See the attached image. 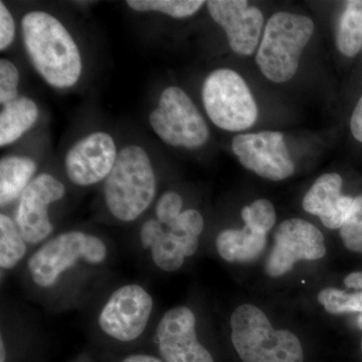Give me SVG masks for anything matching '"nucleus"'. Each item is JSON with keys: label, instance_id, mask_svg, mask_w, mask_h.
Returning a JSON list of instances; mask_svg holds the SVG:
<instances>
[{"label": "nucleus", "instance_id": "22", "mask_svg": "<svg viewBox=\"0 0 362 362\" xmlns=\"http://www.w3.org/2000/svg\"><path fill=\"white\" fill-rule=\"evenodd\" d=\"M25 240L9 216H0V266L13 269L25 256Z\"/></svg>", "mask_w": 362, "mask_h": 362}, {"label": "nucleus", "instance_id": "12", "mask_svg": "<svg viewBox=\"0 0 362 362\" xmlns=\"http://www.w3.org/2000/svg\"><path fill=\"white\" fill-rule=\"evenodd\" d=\"M211 18L225 30L230 49L240 56H252L259 47L264 16L246 0L206 1Z\"/></svg>", "mask_w": 362, "mask_h": 362}, {"label": "nucleus", "instance_id": "15", "mask_svg": "<svg viewBox=\"0 0 362 362\" xmlns=\"http://www.w3.org/2000/svg\"><path fill=\"white\" fill-rule=\"evenodd\" d=\"M342 187L343 178L338 173L319 176L303 197L304 211L318 216L326 228L340 230L349 218L356 199L343 194Z\"/></svg>", "mask_w": 362, "mask_h": 362}, {"label": "nucleus", "instance_id": "31", "mask_svg": "<svg viewBox=\"0 0 362 362\" xmlns=\"http://www.w3.org/2000/svg\"><path fill=\"white\" fill-rule=\"evenodd\" d=\"M343 282L346 287L362 292V272H354V273L349 274Z\"/></svg>", "mask_w": 362, "mask_h": 362}, {"label": "nucleus", "instance_id": "11", "mask_svg": "<svg viewBox=\"0 0 362 362\" xmlns=\"http://www.w3.org/2000/svg\"><path fill=\"white\" fill-rule=\"evenodd\" d=\"M65 192L63 183L47 173L30 181L21 195L16 211V226L25 242L37 244L51 235L54 228L47 209L63 199Z\"/></svg>", "mask_w": 362, "mask_h": 362}, {"label": "nucleus", "instance_id": "27", "mask_svg": "<svg viewBox=\"0 0 362 362\" xmlns=\"http://www.w3.org/2000/svg\"><path fill=\"white\" fill-rule=\"evenodd\" d=\"M20 75L18 69L8 59L0 61V103L6 105L18 97Z\"/></svg>", "mask_w": 362, "mask_h": 362}, {"label": "nucleus", "instance_id": "26", "mask_svg": "<svg viewBox=\"0 0 362 362\" xmlns=\"http://www.w3.org/2000/svg\"><path fill=\"white\" fill-rule=\"evenodd\" d=\"M339 233L347 250L362 254V194L354 199L351 213L340 228Z\"/></svg>", "mask_w": 362, "mask_h": 362}, {"label": "nucleus", "instance_id": "21", "mask_svg": "<svg viewBox=\"0 0 362 362\" xmlns=\"http://www.w3.org/2000/svg\"><path fill=\"white\" fill-rule=\"evenodd\" d=\"M166 226L169 235L177 243L185 257L192 256L197 252L199 235L204 228V218L199 211L187 209Z\"/></svg>", "mask_w": 362, "mask_h": 362}, {"label": "nucleus", "instance_id": "23", "mask_svg": "<svg viewBox=\"0 0 362 362\" xmlns=\"http://www.w3.org/2000/svg\"><path fill=\"white\" fill-rule=\"evenodd\" d=\"M126 4L139 13L156 11L171 18H185L197 13L206 2L202 0H128Z\"/></svg>", "mask_w": 362, "mask_h": 362}, {"label": "nucleus", "instance_id": "6", "mask_svg": "<svg viewBox=\"0 0 362 362\" xmlns=\"http://www.w3.org/2000/svg\"><path fill=\"white\" fill-rule=\"evenodd\" d=\"M149 122L162 141L170 146L199 148L209 138V126L201 112L187 93L175 86L162 92Z\"/></svg>", "mask_w": 362, "mask_h": 362}, {"label": "nucleus", "instance_id": "9", "mask_svg": "<svg viewBox=\"0 0 362 362\" xmlns=\"http://www.w3.org/2000/svg\"><path fill=\"white\" fill-rule=\"evenodd\" d=\"M232 150L245 168L266 180H284L295 173L284 134L279 131L238 134L233 138Z\"/></svg>", "mask_w": 362, "mask_h": 362}, {"label": "nucleus", "instance_id": "29", "mask_svg": "<svg viewBox=\"0 0 362 362\" xmlns=\"http://www.w3.org/2000/svg\"><path fill=\"white\" fill-rule=\"evenodd\" d=\"M16 25L13 16L4 2H0V49L4 51L13 42Z\"/></svg>", "mask_w": 362, "mask_h": 362}, {"label": "nucleus", "instance_id": "20", "mask_svg": "<svg viewBox=\"0 0 362 362\" xmlns=\"http://www.w3.org/2000/svg\"><path fill=\"white\" fill-rule=\"evenodd\" d=\"M337 51L347 59H354L362 52V0L343 2L342 13L335 33Z\"/></svg>", "mask_w": 362, "mask_h": 362}, {"label": "nucleus", "instance_id": "28", "mask_svg": "<svg viewBox=\"0 0 362 362\" xmlns=\"http://www.w3.org/2000/svg\"><path fill=\"white\" fill-rule=\"evenodd\" d=\"M183 202L180 195L173 192H168L161 195L156 206L157 221L161 225L168 226L181 214Z\"/></svg>", "mask_w": 362, "mask_h": 362}, {"label": "nucleus", "instance_id": "14", "mask_svg": "<svg viewBox=\"0 0 362 362\" xmlns=\"http://www.w3.org/2000/svg\"><path fill=\"white\" fill-rule=\"evenodd\" d=\"M117 156L115 141L111 135L90 133L78 140L66 153V175L81 187L95 185L110 175Z\"/></svg>", "mask_w": 362, "mask_h": 362}, {"label": "nucleus", "instance_id": "35", "mask_svg": "<svg viewBox=\"0 0 362 362\" xmlns=\"http://www.w3.org/2000/svg\"><path fill=\"white\" fill-rule=\"evenodd\" d=\"M361 352H362V341H361Z\"/></svg>", "mask_w": 362, "mask_h": 362}, {"label": "nucleus", "instance_id": "16", "mask_svg": "<svg viewBox=\"0 0 362 362\" xmlns=\"http://www.w3.org/2000/svg\"><path fill=\"white\" fill-rule=\"evenodd\" d=\"M216 250L230 263H247L263 254L267 246L266 233L246 225L240 230H223L216 238Z\"/></svg>", "mask_w": 362, "mask_h": 362}, {"label": "nucleus", "instance_id": "18", "mask_svg": "<svg viewBox=\"0 0 362 362\" xmlns=\"http://www.w3.org/2000/svg\"><path fill=\"white\" fill-rule=\"evenodd\" d=\"M39 118V108L30 98L18 97L4 105L0 113V146L20 139Z\"/></svg>", "mask_w": 362, "mask_h": 362}, {"label": "nucleus", "instance_id": "10", "mask_svg": "<svg viewBox=\"0 0 362 362\" xmlns=\"http://www.w3.org/2000/svg\"><path fill=\"white\" fill-rule=\"evenodd\" d=\"M152 308V298L142 287L123 286L105 305L99 316L100 327L119 341H132L146 328Z\"/></svg>", "mask_w": 362, "mask_h": 362}, {"label": "nucleus", "instance_id": "7", "mask_svg": "<svg viewBox=\"0 0 362 362\" xmlns=\"http://www.w3.org/2000/svg\"><path fill=\"white\" fill-rule=\"evenodd\" d=\"M103 240L82 232L62 233L40 247L28 261L33 282L47 288L56 284L59 276L85 259L90 264H101L106 259Z\"/></svg>", "mask_w": 362, "mask_h": 362}, {"label": "nucleus", "instance_id": "8", "mask_svg": "<svg viewBox=\"0 0 362 362\" xmlns=\"http://www.w3.org/2000/svg\"><path fill=\"white\" fill-rule=\"evenodd\" d=\"M326 255L325 239L315 226L302 218L282 221L274 233V245L265 264L266 273L281 277L299 261H315Z\"/></svg>", "mask_w": 362, "mask_h": 362}, {"label": "nucleus", "instance_id": "17", "mask_svg": "<svg viewBox=\"0 0 362 362\" xmlns=\"http://www.w3.org/2000/svg\"><path fill=\"white\" fill-rule=\"evenodd\" d=\"M140 240L144 249H151L156 265L166 272L177 271L185 262V254L163 225L158 221L149 220L142 226Z\"/></svg>", "mask_w": 362, "mask_h": 362}, {"label": "nucleus", "instance_id": "19", "mask_svg": "<svg viewBox=\"0 0 362 362\" xmlns=\"http://www.w3.org/2000/svg\"><path fill=\"white\" fill-rule=\"evenodd\" d=\"M28 157L6 156L0 161V204L6 206L23 194L37 171Z\"/></svg>", "mask_w": 362, "mask_h": 362}, {"label": "nucleus", "instance_id": "34", "mask_svg": "<svg viewBox=\"0 0 362 362\" xmlns=\"http://www.w3.org/2000/svg\"><path fill=\"white\" fill-rule=\"evenodd\" d=\"M357 325H358V327L362 330V314L357 317Z\"/></svg>", "mask_w": 362, "mask_h": 362}, {"label": "nucleus", "instance_id": "13", "mask_svg": "<svg viewBox=\"0 0 362 362\" xmlns=\"http://www.w3.org/2000/svg\"><path fill=\"white\" fill-rule=\"evenodd\" d=\"M157 340L166 362H214L197 340L194 312L185 306L166 312L157 326Z\"/></svg>", "mask_w": 362, "mask_h": 362}, {"label": "nucleus", "instance_id": "4", "mask_svg": "<svg viewBox=\"0 0 362 362\" xmlns=\"http://www.w3.org/2000/svg\"><path fill=\"white\" fill-rule=\"evenodd\" d=\"M104 192L109 211L118 220L135 221L148 209L156 197V178L144 149L132 145L119 152Z\"/></svg>", "mask_w": 362, "mask_h": 362}, {"label": "nucleus", "instance_id": "32", "mask_svg": "<svg viewBox=\"0 0 362 362\" xmlns=\"http://www.w3.org/2000/svg\"><path fill=\"white\" fill-rule=\"evenodd\" d=\"M122 362H162L153 356H144V354H136L124 359Z\"/></svg>", "mask_w": 362, "mask_h": 362}, {"label": "nucleus", "instance_id": "2", "mask_svg": "<svg viewBox=\"0 0 362 362\" xmlns=\"http://www.w3.org/2000/svg\"><path fill=\"white\" fill-rule=\"evenodd\" d=\"M315 25L302 14L278 11L269 18L256 54L259 71L277 84L288 82L296 75L300 59Z\"/></svg>", "mask_w": 362, "mask_h": 362}, {"label": "nucleus", "instance_id": "24", "mask_svg": "<svg viewBox=\"0 0 362 362\" xmlns=\"http://www.w3.org/2000/svg\"><path fill=\"white\" fill-rule=\"evenodd\" d=\"M319 303L326 312L334 315L340 314H362V292L349 293L337 289L325 288L317 296Z\"/></svg>", "mask_w": 362, "mask_h": 362}, {"label": "nucleus", "instance_id": "33", "mask_svg": "<svg viewBox=\"0 0 362 362\" xmlns=\"http://www.w3.org/2000/svg\"><path fill=\"white\" fill-rule=\"evenodd\" d=\"M1 344H0V349H1V352H0V354H1V358H0V362H4L6 361V349H4V341H2L1 340Z\"/></svg>", "mask_w": 362, "mask_h": 362}, {"label": "nucleus", "instance_id": "1", "mask_svg": "<svg viewBox=\"0 0 362 362\" xmlns=\"http://www.w3.org/2000/svg\"><path fill=\"white\" fill-rule=\"evenodd\" d=\"M21 33L30 62L47 84L64 89L78 82L82 58L61 21L45 11H32L23 16Z\"/></svg>", "mask_w": 362, "mask_h": 362}, {"label": "nucleus", "instance_id": "30", "mask_svg": "<svg viewBox=\"0 0 362 362\" xmlns=\"http://www.w3.org/2000/svg\"><path fill=\"white\" fill-rule=\"evenodd\" d=\"M349 130L352 138L362 145V95L357 100L350 115Z\"/></svg>", "mask_w": 362, "mask_h": 362}, {"label": "nucleus", "instance_id": "3", "mask_svg": "<svg viewBox=\"0 0 362 362\" xmlns=\"http://www.w3.org/2000/svg\"><path fill=\"white\" fill-rule=\"evenodd\" d=\"M232 342L243 362H304L299 338L275 330L268 317L252 304H243L230 318Z\"/></svg>", "mask_w": 362, "mask_h": 362}, {"label": "nucleus", "instance_id": "25", "mask_svg": "<svg viewBox=\"0 0 362 362\" xmlns=\"http://www.w3.org/2000/svg\"><path fill=\"white\" fill-rule=\"evenodd\" d=\"M240 214L245 225L266 235L275 226L277 218L273 204L265 199H257L243 207Z\"/></svg>", "mask_w": 362, "mask_h": 362}, {"label": "nucleus", "instance_id": "5", "mask_svg": "<svg viewBox=\"0 0 362 362\" xmlns=\"http://www.w3.org/2000/svg\"><path fill=\"white\" fill-rule=\"evenodd\" d=\"M202 103L221 129L242 132L258 120V106L244 78L230 69L211 71L202 86Z\"/></svg>", "mask_w": 362, "mask_h": 362}]
</instances>
